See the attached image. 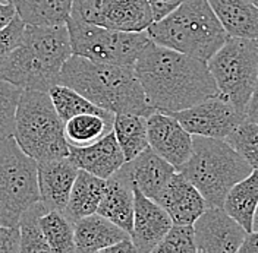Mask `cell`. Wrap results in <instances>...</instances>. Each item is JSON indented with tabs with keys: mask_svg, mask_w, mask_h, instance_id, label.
Returning a JSON list of instances; mask_svg holds the SVG:
<instances>
[{
	"mask_svg": "<svg viewBox=\"0 0 258 253\" xmlns=\"http://www.w3.org/2000/svg\"><path fill=\"white\" fill-rule=\"evenodd\" d=\"M148 2L153 9L154 21H157L164 15H167L169 12H172L183 0H148Z\"/></svg>",
	"mask_w": 258,
	"mask_h": 253,
	"instance_id": "e575fe53",
	"label": "cell"
},
{
	"mask_svg": "<svg viewBox=\"0 0 258 253\" xmlns=\"http://www.w3.org/2000/svg\"><path fill=\"white\" fill-rule=\"evenodd\" d=\"M47 211L41 201L31 205L19 218V233H21V252L38 253L51 252L44 233L40 225V217Z\"/></svg>",
	"mask_w": 258,
	"mask_h": 253,
	"instance_id": "f1b7e54d",
	"label": "cell"
},
{
	"mask_svg": "<svg viewBox=\"0 0 258 253\" xmlns=\"http://www.w3.org/2000/svg\"><path fill=\"white\" fill-rule=\"evenodd\" d=\"M147 136L150 148L176 170L192 152V135L172 114L153 111L147 117Z\"/></svg>",
	"mask_w": 258,
	"mask_h": 253,
	"instance_id": "4fadbf2b",
	"label": "cell"
},
{
	"mask_svg": "<svg viewBox=\"0 0 258 253\" xmlns=\"http://www.w3.org/2000/svg\"><path fill=\"white\" fill-rule=\"evenodd\" d=\"M251 2H252V3H254L255 6H258V0H251Z\"/></svg>",
	"mask_w": 258,
	"mask_h": 253,
	"instance_id": "60d3db41",
	"label": "cell"
},
{
	"mask_svg": "<svg viewBox=\"0 0 258 253\" xmlns=\"http://www.w3.org/2000/svg\"><path fill=\"white\" fill-rule=\"evenodd\" d=\"M68 158L78 170H85L104 180L112 177L126 161L113 130L91 145H69Z\"/></svg>",
	"mask_w": 258,
	"mask_h": 253,
	"instance_id": "e0dca14e",
	"label": "cell"
},
{
	"mask_svg": "<svg viewBox=\"0 0 258 253\" xmlns=\"http://www.w3.org/2000/svg\"><path fill=\"white\" fill-rule=\"evenodd\" d=\"M16 15L15 6L9 0H0V30L6 27Z\"/></svg>",
	"mask_w": 258,
	"mask_h": 253,
	"instance_id": "d590c367",
	"label": "cell"
},
{
	"mask_svg": "<svg viewBox=\"0 0 258 253\" xmlns=\"http://www.w3.org/2000/svg\"><path fill=\"white\" fill-rule=\"evenodd\" d=\"M106 186L107 180L100 179L85 170H78L64 208V215L75 222L82 217L97 212V208L106 192Z\"/></svg>",
	"mask_w": 258,
	"mask_h": 253,
	"instance_id": "7402d4cb",
	"label": "cell"
},
{
	"mask_svg": "<svg viewBox=\"0 0 258 253\" xmlns=\"http://www.w3.org/2000/svg\"><path fill=\"white\" fill-rule=\"evenodd\" d=\"M134 69L156 111L170 114L219 95L207 62L153 41L141 51Z\"/></svg>",
	"mask_w": 258,
	"mask_h": 253,
	"instance_id": "6da1fadb",
	"label": "cell"
},
{
	"mask_svg": "<svg viewBox=\"0 0 258 253\" xmlns=\"http://www.w3.org/2000/svg\"><path fill=\"white\" fill-rule=\"evenodd\" d=\"M254 168L225 139L192 135V152L177 172L183 174L209 206H223L227 192Z\"/></svg>",
	"mask_w": 258,
	"mask_h": 253,
	"instance_id": "5b68a950",
	"label": "cell"
},
{
	"mask_svg": "<svg viewBox=\"0 0 258 253\" xmlns=\"http://www.w3.org/2000/svg\"><path fill=\"white\" fill-rule=\"evenodd\" d=\"M207 66L219 97L246 114L258 79V40L227 37Z\"/></svg>",
	"mask_w": 258,
	"mask_h": 253,
	"instance_id": "52a82bcc",
	"label": "cell"
},
{
	"mask_svg": "<svg viewBox=\"0 0 258 253\" xmlns=\"http://www.w3.org/2000/svg\"><path fill=\"white\" fill-rule=\"evenodd\" d=\"M117 173L125 177L132 188L141 190L147 198L157 201L172 176L176 173V168L148 146L134 159L125 161Z\"/></svg>",
	"mask_w": 258,
	"mask_h": 253,
	"instance_id": "9a60e30c",
	"label": "cell"
},
{
	"mask_svg": "<svg viewBox=\"0 0 258 253\" xmlns=\"http://www.w3.org/2000/svg\"><path fill=\"white\" fill-rule=\"evenodd\" d=\"M38 201L37 161L14 136L0 141V224L18 227L21 215Z\"/></svg>",
	"mask_w": 258,
	"mask_h": 253,
	"instance_id": "ba28073f",
	"label": "cell"
},
{
	"mask_svg": "<svg viewBox=\"0 0 258 253\" xmlns=\"http://www.w3.org/2000/svg\"><path fill=\"white\" fill-rule=\"evenodd\" d=\"M97 214L114 222L131 236L134 224V189L117 172L107 179L106 192L97 208Z\"/></svg>",
	"mask_w": 258,
	"mask_h": 253,
	"instance_id": "44dd1931",
	"label": "cell"
},
{
	"mask_svg": "<svg viewBox=\"0 0 258 253\" xmlns=\"http://www.w3.org/2000/svg\"><path fill=\"white\" fill-rule=\"evenodd\" d=\"M27 25L66 24L74 0H9Z\"/></svg>",
	"mask_w": 258,
	"mask_h": 253,
	"instance_id": "d4e9b609",
	"label": "cell"
},
{
	"mask_svg": "<svg viewBox=\"0 0 258 253\" xmlns=\"http://www.w3.org/2000/svg\"><path fill=\"white\" fill-rule=\"evenodd\" d=\"M252 230L258 231V205L255 209V214H254V220H252Z\"/></svg>",
	"mask_w": 258,
	"mask_h": 253,
	"instance_id": "ab89813d",
	"label": "cell"
},
{
	"mask_svg": "<svg viewBox=\"0 0 258 253\" xmlns=\"http://www.w3.org/2000/svg\"><path fill=\"white\" fill-rule=\"evenodd\" d=\"M71 56L66 24L25 25L21 43L0 63V79L21 90L48 93L59 83L60 70Z\"/></svg>",
	"mask_w": 258,
	"mask_h": 253,
	"instance_id": "7a4b0ae2",
	"label": "cell"
},
{
	"mask_svg": "<svg viewBox=\"0 0 258 253\" xmlns=\"http://www.w3.org/2000/svg\"><path fill=\"white\" fill-rule=\"evenodd\" d=\"M72 54L97 63L135 66L151 41L147 31H119L69 16L66 21Z\"/></svg>",
	"mask_w": 258,
	"mask_h": 253,
	"instance_id": "9c48e42d",
	"label": "cell"
},
{
	"mask_svg": "<svg viewBox=\"0 0 258 253\" xmlns=\"http://www.w3.org/2000/svg\"><path fill=\"white\" fill-rule=\"evenodd\" d=\"M154 253H197L192 224H172Z\"/></svg>",
	"mask_w": 258,
	"mask_h": 253,
	"instance_id": "4dcf8cb0",
	"label": "cell"
},
{
	"mask_svg": "<svg viewBox=\"0 0 258 253\" xmlns=\"http://www.w3.org/2000/svg\"><path fill=\"white\" fill-rule=\"evenodd\" d=\"M48 95L51 98V103L60 119L66 122L71 117L82 114V113H96V114H110V111L103 110L97 107L94 103H91L88 98L81 95L74 88L63 85V83H56L48 90ZM114 114V113H113Z\"/></svg>",
	"mask_w": 258,
	"mask_h": 253,
	"instance_id": "83f0119b",
	"label": "cell"
},
{
	"mask_svg": "<svg viewBox=\"0 0 258 253\" xmlns=\"http://www.w3.org/2000/svg\"><path fill=\"white\" fill-rule=\"evenodd\" d=\"M71 16L119 31H145L154 21L148 0H74Z\"/></svg>",
	"mask_w": 258,
	"mask_h": 253,
	"instance_id": "30bf717a",
	"label": "cell"
},
{
	"mask_svg": "<svg viewBox=\"0 0 258 253\" xmlns=\"http://www.w3.org/2000/svg\"><path fill=\"white\" fill-rule=\"evenodd\" d=\"M14 138L21 149L37 162L69 155L64 122L46 91H21L16 104Z\"/></svg>",
	"mask_w": 258,
	"mask_h": 253,
	"instance_id": "8992f818",
	"label": "cell"
},
{
	"mask_svg": "<svg viewBox=\"0 0 258 253\" xmlns=\"http://www.w3.org/2000/svg\"><path fill=\"white\" fill-rule=\"evenodd\" d=\"M104 253H134L137 252L135 250V246H134V243H132V240L131 237L125 238V240H122V241H119V243H114L112 246H109L107 249H104L103 250Z\"/></svg>",
	"mask_w": 258,
	"mask_h": 253,
	"instance_id": "74e56055",
	"label": "cell"
},
{
	"mask_svg": "<svg viewBox=\"0 0 258 253\" xmlns=\"http://www.w3.org/2000/svg\"><path fill=\"white\" fill-rule=\"evenodd\" d=\"M238 253H258V231H248Z\"/></svg>",
	"mask_w": 258,
	"mask_h": 253,
	"instance_id": "8d00e7d4",
	"label": "cell"
},
{
	"mask_svg": "<svg viewBox=\"0 0 258 253\" xmlns=\"http://www.w3.org/2000/svg\"><path fill=\"white\" fill-rule=\"evenodd\" d=\"M113 132L126 161L134 159L150 146L147 136V117L144 116L129 113L114 114Z\"/></svg>",
	"mask_w": 258,
	"mask_h": 253,
	"instance_id": "484cf974",
	"label": "cell"
},
{
	"mask_svg": "<svg viewBox=\"0 0 258 253\" xmlns=\"http://www.w3.org/2000/svg\"><path fill=\"white\" fill-rule=\"evenodd\" d=\"M192 225L200 253H238L248 233L223 206H207Z\"/></svg>",
	"mask_w": 258,
	"mask_h": 253,
	"instance_id": "7c38bea8",
	"label": "cell"
},
{
	"mask_svg": "<svg viewBox=\"0 0 258 253\" xmlns=\"http://www.w3.org/2000/svg\"><path fill=\"white\" fill-rule=\"evenodd\" d=\"M191 135L226 139L246 114L233 107L222 97H210L185 110L170 113Z\"/></svg>",
	"mask_w": 258,
	"mask_h": 253,
	"instance_id": "8fae6325",
	"label": "cell"
},
{
	"mask_svg": "<svg viewBox=\"0 0 258 253\" xmlns=\"http://www.w3.org/2000/svg\"><path fill=\"white\" fill-rule=\"evenodd\" d=\"M114 114L82 113L64 122V138L71 146H87L113 130Z\"/></svg>",
	"mask_w": 258,
	"mask_h": 253,
	"instance_id": "cb8c5ba5",
	"label": "cell"
},
{
	"mask_svg": "<svg viewBox=\"0 0 258 253\" xmlns=\"http://www.w3.org/2000/svg\"><path fill=\"white\" fill-rule=\"evenodd\" d=\"M145 31L153 43L203 62H209L229 37L207 0H183Z\"/></svg>",
	"mask_w": 258,
	"mask_h": 253,
	"instance_id": "277c9868",
	"label": "cell"
},
{
	"mask_svg": "<svg viewBox=\"0 0 258 253\" xmlns=\"http://www.w3.org/2000/svg\"><path fill=\"white\" fill-rule=\"evenodd\" d=\"M25 22L16 14L14 19L0 30V63L18 47L25 30Z\"/></svg>",
	"mask_w": 258,
	"mask_h": 253,
	"instance_id": "d6a6232c",
	"label": "cell"
},
{
	"mask_svg": "<svg viewBox=\"0 0 258 253\" xmlns=\"http://www.w3.org/2000/svg\"><path fill=\"white\" fill-rule=\"evenodd\" d=\"M21 252V233L19 227L0 224V253Z\"/></svg>",
	"mask_w": 258,
	"mask_h": 253,
	"instance_id": "836d02e7",
	"label": "cell"
},
{
	"mask_svg": "<svg viewBox=\"0 0 258 253\" xmlns=\"http://www.w3.org/2000/svg\"><path fill=\"white\" fill-rule=\"evenodd\" d=\"M258 205V168L239 180L227 192L223 202L225 211L241 224L246 231H252V220Z\"/></svg>",
	"mask_w": 258,
	"mask_h": 253,
	"instance_id": "603a6c76",
	"label": "cell"
},
{
	"mask_svg": "<svg viewBox=\"0 0 258 253\" xmlns=\"http://www.w3.org/2000/svg\"><path fill=\"white\" fill-rule=\"evenodd\" d=\"M77 174L78 168L68 157L37 162L40 201L47 211L54 209L64 212Z\"/></svg>",
	"mask_w": 258,
	"mask_h": 253,
	"instance_id": "2e32d148",
	"label": "cell"
},
{
	"mask_svg": "<svg viewBox=\"0 0 258 253\" xmlns=\"http://www.w3.org/2000/svg\"><path fill=\"white\" fill-rule=\"evenodd\" d=\"M252 168H258V123L245 119L225 139Z\"/></svg>",
	"mask_w": 258,
	"mask_h": 253,
	"instance_id": "f546056e",
	"label": "cell"
},
{
	"mask_svg": "<svg viewBox=\"0 0 258 253\" xmlns=\"http://www.w3.org/2000/svg\"><path fill=\"white\" fill-rule=\"evenodd\" d=\"M40 225L51 252H75L74 222L64 215V212L54 209L46 211L40 217Z\"/></svg>",
	"mask_w": 258,
	"mask_h": 253,
	"instance_id": "4316f807",
	"label": "cell"
},
{
	"mask_svg": "<svg viewBox=\"0 0 258 253\" xmlns=\"http://www.w3.org/2000/svg\"><path fill=\"white\" fill-rule=\"evenodd\" d=\"M246 119H249V120L257 122L258 123V79L257 85H255V90H254L252 97L249 100V104L246 107Z\"/></svg>",
	"mask_w": 258,
	"mask_h": 253,
	"instance_id": "f35d334b",
	"label": "cell"
},
{
	"mask_svg": "<svg viewBox=\"0 0 258 253\" xmlns=\"http://www.w3.org/2000/svg\"><path fill=\"white\" fill-rule=\"evenodd\" d=\"M229 37L258 40V6L251 0H207Z\"/></svg>",
	"mask_w": 258,
	"mask_h": 253,
	"instance_id": "ffe728a7",
	"label": "cell"
},
{
	"mask_svg": "<svg viewBox=\"0 0 258 253\" xmlns=\"http://www.w3.org/2000/svg\"><path fill=\"white\" fill-rule=\"evenodd\" d=\"M59 83L74 88L97 107L114 114L148 117L156 111L145 98L134 66L97 63L72 54L60 70Z\"/></svg>",
	"mask_w": 258,
	"mask_h": 253,
	"instance_id": "3957f363",
	"label": "cell"
},
{
	"mask_svg": "<svg viewBox=\"0 0 258 253\" xmlns=\"http://www.w3.org/2000/svg\"><path fill=\"white\" fill-rule=\"evenodd\" d=\"M21 88L0 79V141L14 136L15 111Z\"/></svg>",
	"mask_w": 258,
	"mask_h": 253,
	"instance_id": "1f68e13d",
	"label": "cell"
},
{
	"mask_svg": "<svg viewBox=\"0 0 258 253\" xmlns=\"http://www.w3.org/2000/svg\"><path fill=\"white\" fill-rule=\"evenodd\" d=\"M74 237L75 252L96 253L131 236L114 222L94 212L74 222Z\"/></svg>",
	"mask_w": 258,
	"mask_h": 253,
	"instance_id": "d6986e66",
	"label": "cell"
},
{
	"mask_svg": "<svg viewBox=\"0 0 258 253\" xmlns=\"http://www.w3.org/2000/svg\"><path fill=\"white\" fill-rule=\"evenodd\" d=\"M134 189V224L131 240L135 250L140 253H151L159 246L169 228L172 218L167 211L156 201L147 198L137 188Z\"/></svg>",
	"mask_w": 258,
	"mask_h": 253,
	"instance_id": "5bb4252c",
	"label": "cell"
},
{
	"mask_svg": "<svg viewBox=\"0 0 258 253\" xmlns=\"http://www.w3.org/2000/svg\"><path fill=\"white\" fill-rule=\"evenodd\" d=\"M156 202L167 211L175 224H194L209 206L200 190L177 170Z\"/></svg>",
	"mask_w": 258,
	"mask_h": 253,
	"instance_id": "ac0fdd59",
	"label": "cell"
}]
</instances>
